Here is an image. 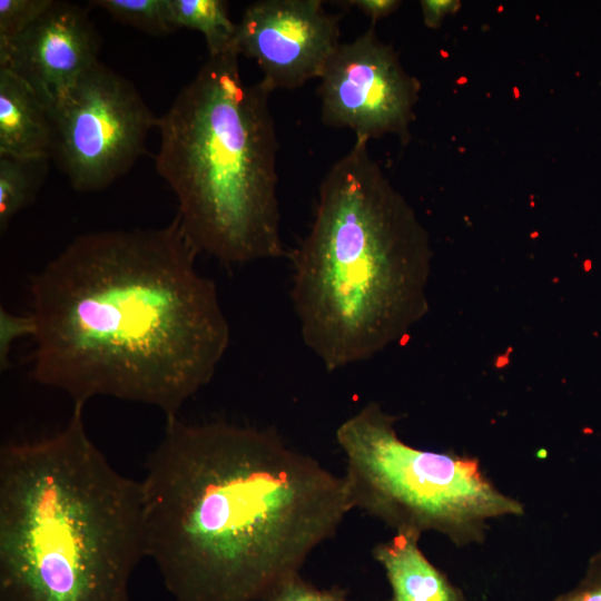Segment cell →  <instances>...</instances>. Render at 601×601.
Wrapping results in <instances>:
<instances>
[{
    "label": "cell",
    "mask_w": 601,
    "mask_h": 601,
    "mask_svg": "<svg viewBox=\"0 0 601 601\" xmlns=\"http://www.w3.org/2000/svg\"><path fill=\"white\" fill-rule=\"evenodd\" d=\"M262 601H347L344 588L319 589L295 573L279 582Z\"/></svg>",
    "instance_id": "17"
},
{
    "label": "cell",
    "mask_w": 601,
    "mask_h": 601,
    "mask_svg": "<svg viewBox=\"0 0 601 601\" xmlns=\"http://www.w3.org/2000/svg\"><path fill=\"white\" fill-rule=\"evenodd\" d=\"M36 331L33 317L17 315L8 309L0 308V368L6 371L9 366V355L12 344L24 336L32 337Z\"/></svg>",
    "instance_id": "18"
},
{
    "label": "cell",
    "mask_w": 601,
    "mask_h": 601,
    "mask_svg": "<svg viewBox=\"0 0 601 601\" xmlns=\"http://www.w3.org/2000/svg\"><path fill=\"white\" fill-rule=\"evenodd\" d=\"M88 6L106 11L114 20L152 36L177 31L169 0H90Z\"/></svg>",
    "instance_id": "15"
},
{
    "label": "cell",
    "mask_w": 601,
    "mask_h": 601,
    "mask_svg": "<svg viewBox=\"0 0 601 601\" xmlns=\"http://www.w3.org/2000/svg\"><path fill=\"white\" fill-rule=\"evenodd\" d=\"M395 422L368 402L336 430L353 509L396 531H436L459 546L482 542L490 520L523 514V504L502 493L479 460L413 447Z\"/></svg>",
    "instance_id": "6"
},
{
    "label": "cell",
    "mask_w": 601,
    "mask_h": 601,
    "mask_svg": "<svg viewBox=\"0 0 601 601\" xmlns=\"http://www.w3.org/2000/svg\"><path fill=\"white\" fill-rule=\"evenodd\" d=\"M367 142L355 139L326 173L288 254L300 336L327 371L372 358L427 309V233Z\"/></svg>",
    "instance_id": "3"
},
{
    "label": "cell",
    "mask_w": 601,
    "mask_h": 601,
    "mask_svg": "<svg viewBox=\"0 0 601 601\" xmlns=\"http://www.w3.org/2000/svg\"><path fill=\"white\" fill-rule=\"evenodd\" d=\"M83 406L0 450V601H128L146 556L141 482L92 442Z\"/></svg>",
    "instance_id": "4"
},
{
    "label": "cell",
    "mask_w": 601,
    "mask_h": 601,
    "mask_svg": "<svg viewBox=\"0 0 601 601\" xmlns=\"http://www.w3.org/2000/svg\"><path fill=\"white\" fill-rule=\"evenodd\" d=\"M552 601H601V550L591 558L579 585Z\"/></svg>",
    "instance_id": "19"
},
{
    "label": "cell",
    "mask_w": 601,
    "mask_h": 601,
    "mask_svg": "<svg viewBox=\"0 0 601 601\" xmlns=\"http://www.w3.org/2000/svg\"><path fill=\"white\" fill-rule=\"evenodd\" d=\"M342 3L358 9L375 23L378 19L387 17L396 11L402 2L397 0H349L343 1Z\"/></svg>",
    "instance_id": "21"
},
{
    "label": "cell",
    "mask_w": 601,
    "mask_h": 601,
    "mask_svg": "<svg viewBox=\"0 0 601 601\" xmlns=\"http://www.w3.org/2000/svg\"><path fill=\"white\" fill-rule=\"evenodd\" d=\"M50 158H21L0 155V231L28 207L40 190Z\"/></svg>",
    "instance_id": "14"
},
{
    "label": "cell",
    "mask_w": 601,
    "mask_h": 601,
    "mask_svg": "<svg viewBox=\"0 0 601 601\" xmlns=\"http://www.w3.org/2000/svg\"><path fill=\"white\" fill-rule=\"evenodd\" d=\"M52 139L48 106L22 78L0 67V155L51 159Z\"/></svg>",
    "instance_id": "11"
},
{
    "label": "cell",
    "mask_w": 601,
    "mask_h": 601,
    "mask_svg": "<svg viewBox=\"0 0 601 601\" xmlns=\"http://www.w3.org/2000/svg\"><path fill=\"white\" fill-rule=\"evenodd\" d=\"M100 48L87 11L53 0L23 33L0 48V67L22 78L50 109L100 61Z\"/></svg>",
    "instance_id": "10"
},
{
    "label": "cell",
    "mask_w": 601,
    "mask_h": 601,
    "mask_svg": "<svg viewBox=\"0 0 601 601\" xmlns=\"http://www.w3.org/2000/svg\"><path fill=\"white\" fill-rule=\"evenodd\" d=\"M169 6L177 30L186 28L204 36L208 57L236 50L237 23L229 17L227 1L169 0Z\"/></svg>",
    "instance_id": "13"
},
{
    "label": "cell",
    "mask_w": 601,
    "mask_h": 601,
    "mask_svg": "<svg viewBox=\"0 0 601 601\" xmlns=\"http://www.w3.org/2000/svg\"><path fill=\"white\" fill-rule=\"evenodd\" d=\"M339 17L321 0H259L239 22L237 52L256 61L270 91L292 90L319 78L339 46Z\"/></svg>",
    "instance_id": "9"
},
{
    "label": "cell",
    "mask_w": 601,
    "mask_h": 601,
    "mask_svg": "<svg viewBox=\"0 0 601 601\" xmlns=\"http://www.w3.org/2000/svg\"><path fill=\"white\" fill-rule=\"evenodd\" d=\"M49 111L51 159L79 193L101 191L125 176L158 120L136 87L101 61Z\"/></svg>",
    "instance_id": "7"
},
{
    "label": "cell",
    "mask_w": 601,
    "mask_h": 601,
    "mask_svg": "<svg viewBox=\"0 0 601 601\" xmlns=\"http://www.w3.org/2000/svg\"><path fill=\"white\" fill-rule=\"evenodd\" d=\"M319 79L326 126L349 129L357 140L385 135L410 140L421 83L405 71L394 48L378 39L374 24L341 42Z\"/></svg>",
    "instance_id": "8"
},
{
    "label": "cell",
    "mask_w": 601,
    "mask_h": 601,
    "mask_svg": "<svg viewBox=\"0 0 601 601\" xmlns=\"http://www.w3.org/2000/svg\"><path fill=\"white\" fill-rule=\"evenodd\" d=\"M198 254L177 217L76 237L30 279L32 377L73 404L104 395L176 416L230 338Z\"/></svg>",
    "instance_id": "1"
},
{
    "label": "cell",
    "mask_w": 601,
    "mask_h": 601,
    "mask_svg": "<svg viewBox=\"0 0 601 601\" xmlns=\"http://www.w3.org/2000/svg\"><path fill=\"white\" fill-rule=\"evenodd\" d=\"M421 8L424 23L428 28H439L444 18L455 13L461 8L459 0H422Z\"/></svg>",
    "instance_id": "20"
},
{
    "label": "cell",
    "mask_w": 601,
    "mask_h": 601,
    "mask_svg": "<svg viewBox=\"0 0 601 601\" xmlns=\"http://www.w3.org/2000/svg\"><path fill=\"white\" fill-rule=\"evenodd\" d=\"M236 50L208 57L158 117L155 167L200 254L226 265L286 254L270 91L244 80Z\"/></svg>",
    "instance_id": "5"
},
{
    "label": "cell",
    "mask_w": 601,
    "mask_h": 601,
    "mask_svg": "<svg viewBox=\"0 0 601 601\" xmlns=\"http://www.w3.org/2000/svg\"><path fill=\"white\" fill-rule=\"evenodd\" d=\"M53 0H0V48L23 33Z\"/></svg>",
    "instance_id": "16"
},
{
    "label": "cell",
    "mask_w": 601,
    "mask_h": 601,
    "mask_svg": "<svg viewBox=\"0 0 601 601\" xmlns=\"http://www.w3.org/2000/svg\"><path fill=\"white\" fill-rule=\"evenodd\" d=\"M140 482L146 556L177 601H262L353 510L344 476L272 427L166 417Z\"/></svg>",
    "instance_id": "2"
},
{
    "label": "cell",
    "mask_w": 601,
    "mask_h": 601,
    "mask_svg": "<svg viewBox=\"0 0 601 601\" xmlns=\"http://www.w3.org/2000/svg\"><path fill=\"white\" fill-rule=\"evenodd\" d=\"M421 533L396 531L372 551L392 589L387 601H464L462 591L434 566L420 549Z\"/></svg>",
    "instance_id": "12"
}]
</instances>
